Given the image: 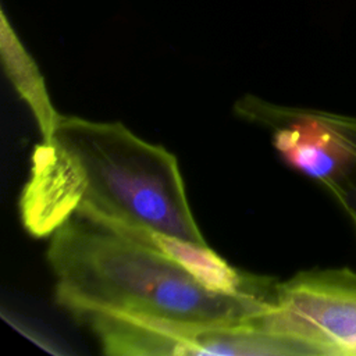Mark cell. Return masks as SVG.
I'll return each instance as SVG.
<instances>
[{
  "label": "cell",
  "mask_w": 356,
  "mask_h": 356,
  "mask_svg": "<svg viewBox=\"0 0 356 356\" xmlns=\"http://www.w3.org/2000/svg\"><path fill=\"white\" fill-rule=\"evenodd\" d=\"M46 259L57 303L76 317L100 312L222 327L259 323L275 307L214 292L165 253L78 213L51 235Z\"/></svg>",
  "instance_id": "1"
},
{
  "label": "cell",
  "mask_w": 356,
  "mask_h": 356,
  "mask_svg": "<svg viewBox=\"0 0 356 356\" xmlns=\"http://www.w3.org/2000/svg\"><path fill=\"white\" fill-rule=\"evenodd\" d=\"M54 139L83 181L78 214L207 245L192 214L178 161L120 122L61 115Z\"/></svg>",
  "instance_id": "2"
},
{
  "label": "cell",
  "mask_w": 356,
  "mask_h": 356,
  "mask_svg": "<svg viewBox=\"0 0 356 356\" xmlns=\"http://www.w3.org/2000/svg\"><path fill=\"white\" fill-rule=\"evenodd\" d=\"M264 324L300 355L356 356V270L313 268L278 282Z\"/></svg>",
  "instance_id": "3"
},
{
  "label": "cell",
  "mask_w": 356,
  "mask_h": 356,
  "mask_svg": "<svg viewBox=\"0 0 356 356\" xmlns=\"http://www.w3.org/2000/svg\"><path fill=\"white\" fill-rule=\"evenodd\" d=\"M234 110L242 118L267 127L280 157L328 193L345 177L350 149L331 111L277 106L250 95L239 99Z\"/></svg>",
  "instance_id": "4"
},
{
  "label": "cell",
  "mask_w": 356,
  "mask_h": 356,
  "mask_svg": "<svg viewBox=\"0 0 356 356\" xmlns=\"http://www.w3.org/2000/svg\"><path fill=\"white\" fill-rule=\"evenodd\" d=\"M113 356L235 355L238 342L231 325L193 327L120 314L86 313L78 317Z\"/></svg>",
  "instance_id": "5"
},
{
  "label": "cell",
  "mask_w": 356,
  "mask_h": 356,
  "mask_svg": "<svg viewBox=\"0 0 356 356\" xmlns=\"http://www.w3.org/2000/svg\"><path fill=\"white\" fill-rule=\"evenodd\" d=\"M82 199L83 181L72 156L56 139L39 143L19 197L25 229L35 238L51 236L78 211Z\"/></svg>",
  "instance_id": "6"
},
{
  "label": "cell",
  "mask_w": 356,
  "mask_h": 356,
  "mask_svg": "<svg viewBox=\"0 0 356 356\" xmlns=\"http://www.w3.org/2000/svg\"><path fill=\"white\" fill-rule=\"evenodd\" d=\"M96 222L165 253L191 273L200 284L214 292L227 295H250L273 305L277 303L280 281L270 277L253 275L229 266L209 245H199L171 235L117 222L99 220Z\"/></svg>",
  "instance_id": "7"
},
{
  "label": "cell",
  "mask_w": 356,
  "mask_h": 356,
  "mask_svg": "<svg viewBox=\"0 0 356 356\" xmlns=\"http://www.w3.org/2000/svg\"><path fill=\"white\" fill-rule=\"evenodd\" d=\"M1 57L15 90L33 113L43 140L51 142L61 114L51 104L36 63L19 42L4 13H1Z\"/></svg>",
  "instance_id": "8"
},
{
  "label": "cell",
  "mask_w": 356,
  "mask_h": 356,
  "mask_svg": "<svg viewBox=\"0 0 356 356\" xmlns=\"http://www.w3.org/2000/svg\"><path fill=\"white\" fill-rule=\"evenodd\" d=\"M332 118L350 149V161L345 177L330 195L342 209L356 238V115L332 113Z\"/></svg>",
  "instance_id": "9"
}]
</instances>
